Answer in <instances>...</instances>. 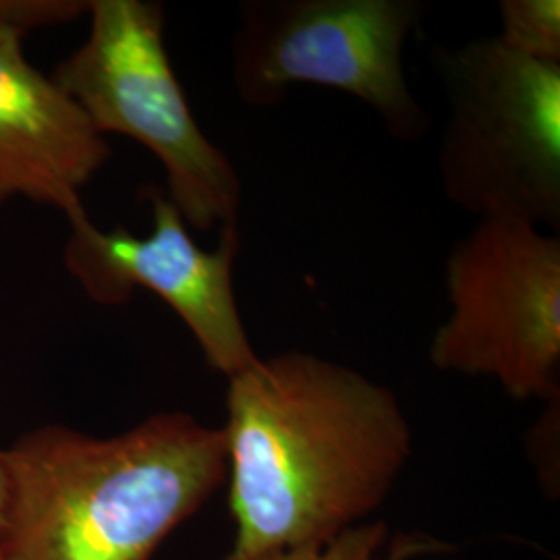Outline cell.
I'll use <instances>...</instances> for the list:
<instances>
[{
  "instance_id": "1",
  "label": "cell",
  "mask_w": 560,
  "mask_h": 560,
  "mask_svg": "<svg viewBox=\"0 0 560 560\" xmlns=\"http://www.w3.org/2000/svg\"><path fill=\"white\" fill-rule=\"evenodd\" d=\"M222 434L235 540L221 560L328 546L381 509L413 453L388 386L307 351L229 378Z\"/></svg>"
},
{
  "instance_id": "2",
  "label": "cell",
  "mask_w": 560,
  "mask_h": 560,
  "mask_svg": "<svg viewBox=\"0 0 560 560\" xmlns=\"http://www.w3.org/2000/svg\"><path fill=\"white\" fill-rule=\"evenodd\" d=\"M2 455L4 560H152L226 481L222 428L185 411L110 439L42 425Z\"/></svg>"
},
{
  "instance_id": "3",
  "label": "cell",
  "mask_w": 560,
  "mask_h": 560,
  "mask_svg": "<svg viewBox=\"0 0 560 560\" xmlns=\"http://www.w3.org/2000/svg\"><path fill=\"white\" fill-rule=\"evenodd\" d=\"M446 98L439 175L446 200L478 221L559 229L560 65L499 36L432 50Z\"/></svg>"
},
{
  "instance_id": "4",
  "label": "cell",
  "mask_w": 560,
  "mask_h": 560,
  "mask_svg": "<svg viewBox=\"0 0 560 560\" xmlns=\"http://www.w3.org/2000/svg\"><path fill=\"white\" fill-rule=\"evenodd\" d=\"M88 15V38L52 80L102 138H131L159 159L166 198L189 229L240 224V173L191 113L164 46L161 2L92 0Z\"/></svg>"
},
{
  "instance_id": "5",
  "label": "cell",
  "mask_w": 560,
  "mask_h": 560,
  "mask_svg": "<svg viewBox=\"0 0 560 560\" xmlns=\"http://www.w3.org/2000/svg\"><path fill=\"white\" fill-rule=\"evenodd\" d=\"M420 0H245L231 42V80L243 104L275 108L295 85L363 102L386 133L418 143L430 117L405 73Z\"/></svg>"
},
{
  "instance_id": "6",
  "label": "cell",
  "mask_w": 560,
  "mask_h": 560,
  "mask_svg": "<svg viewBox=\"0 0 560 560\" xmlns=\"http://www.w3.org/2000/svg\"><path fill=\"white\" fill-rule=\"evenodd\" d=\"M448 316L430 340L441 370L490 378L513 400L560 397V237L478 221L444 261Z\"/></svg>"
},
{
  "instance_id": "7",
  "label": "cell",
  "mask_w": 560,
  "mask_h": 560,
  "mask_svg": "<svg viewBox=\"0 0 560 560\" xmlns=\"http://www.w3.org/2000/svg\"><path fill=\"white\" fill-rule=\"evenodd\" d=\"M148 196L150 235L136 237L125 226L102 231L85 214L69 222L65 266L102 305H122L136 289L159 295L187 326L208 365L229 381L258 360L233 280L240 224L221 229V243L203 249L173 201L159 189Z\"/></svg>"
},
{
  "instance_id": "8",
  "label": "cell",
  "mask_w": 560,
  "mask_h": 560,
  "mask_svg": "<svg viewBox=\"0 0 560 560\" xmlns=\"http://www.w3.org/2000/svg\"><path fill=\"white\" fill-rule=\"evenodd\" d=\"M110 156L80 106L25 59L23 34L0 27V206L27 198L78 221L83 187Z\"/></svg>"
},
{
  "instance_id": "9",
  "label": "cell",
  "mask_w": 560,
  "mask_h": 560,
  "mask_svg": "<svg viewBox=\"0 0 560 560\" xmlns=\"http://www.w3.org/2000/svg\"><path fill=\"white\" fill-rule=\"evenodd\" d=\"M499 40L527 59L560 65L559 0H501Z\"/></svg>"
},
{
  "instance_id": "10",
  "label": "cell",
  "mask_w": 560,
  "mask_h": 560,
  "mask_svg": "<svg viewBox=\"0 0 560 560\" xmlns=\"http://www.w3.org/2000/svg\"><path fill=\"white\" fill-rule=\"evenodd\" d=\"M388 544V527L382 521H368L324 548H303L266 560H378Z\"/></svg>"
},
{
  "instance_id": "11",
  "label": "cell",
  "mask_w": 560,
  "mask_h": 560,
  "mask_svg": "<svg viewBox=\"0 0 560 560\" xmlns=\"http://www.w3.org/2000/svg\"><path fill=\"white\" fill-rule=\"evenodd\" d=\"M88 9L83 0H0V27L25 36L36 27L80 20Z\"/></svg>"
},
{
  "instance_id": "12",
  "label": "cell",
  "mask_w": 560,
  "mask_h": 560,
  "mask_svg": "<svg viewBox=\"0 0 560 560\" xmlns=\"http://www.w3.org/2000/svg\"><path fill=\"white\" fill-rule=\"evenodd\" d=\"M559 425L560 397L546 400L540 418L534 421L527 434V455L536 465L546 488H559Z\"/></svg>"
},
{
  "instance_id": "13",
  "label": "cell",
  "mask_w": 560,
  "mask_h": 560,
  "mask_svg": "<svg viewBox=\"0 0 560 560\" xmlns=\"http://www.w3.org/2000/svg\"><path fill=\"white\" fill-rule=\"evenodd\" d=\"M439 541L423 540V538H397L388 544V557L386 560H409L421 557L425 552H436L441 546Z\"/></svg>"
},
{
  "instance_id": "14",
  "label": "cell",
  "mask_w": 560,
  "mask_h": 560,
  "mask_svg": "<svg viewBox=\"0 0 560 560\" xmlns=\"http://www.w3.org/2000/svg\"><path fill=\"white\" fill-rule=\"evenodd\" d=\"M7 506H9V476H7L4 455L0 448V534H2L4 521H7Z\"/></svg>"
},
{
  "instance_id": "15",
  "label": "cell",
  "mask_w": 560,
  "mask_h": 560,
  "mask_svg": "<svg viewBox=\"0 0 560 560\" xmlns=\"http://www.w3.org/2000/svg\"><path fill=\"white\" fill-rule=\"evenodd\" d=\"M0 560H4V557H2V552H0Z\"/></svg>"
}]
</instances>
